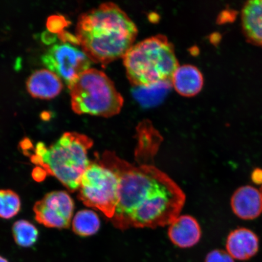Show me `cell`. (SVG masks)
<instances>
[{
	"label": "cell",
	"mask_w": 262,
	"mask_h": 262,
	"mask_svg": "<svg viewBox=\"0 0 262 262\" xmlns=\"http://www.w3.org/2000/svg\"><path fill=\"white\" fill-rule=\"evenodd\" d=\"M98 156L119 177L117 204L110 220L115 227H165L180 215L186 196L165 172L152 165H134L110 150Z\"/></svg>",
	"instance_id": "6da1fadb"
},
{
	"label": "cell",
	"mask_w": 262,
	"mask_h": 262,
	"mask_svg": "<svg viewBox=\"0 0 262 262\" xmlns=\"http://www.w3.org/2000/svg\"><path fill=\"white\" fill-rule=\"evenodd\" d=\"M75 32L90 60L107 64L124 57L134 45L138 29L119 6L106 2L81 14Z\"/></svg>",
	"instance_id": "7a4b0ae2"
},
{
	"label": "cell",
	"mask_w": 262,
	"mask_h": 262,
	"mask_svg": "<svg viewBox=\"0 0 262 262\" xmlns=\"http://www.w3.org/2000/svg\"><path fill=\"white\" fill-rule=\"evenodd\" d=\"M93 146L89 137L67 132L49 147L38 143L31 160L47 174L55 177L68 191L74 192L79 188L81 177L91 163L88 151Z\"/></svg>",
	"instance_id": "3957f363"
},
{
	"label": "cell",
	"mask_w": 262,
	"mask_h": 262,
	"mask_svg": "<svg viewBox=\"0 0 262 262\" xmlns=\"http://www.w3.org/2000/svg\"><path fill=\"white\" fill-rule=\"evenodd\" d=\"M123 58L127 78L138 87L171 83L179 67L173 45L163 35L134 44Z\"/></svg>",
	"instance_id": "277c9868"
},
{
	"label": "cell",
	"mask_w": 262,
	"mask_h": 262,
	"mask_svg": "<svg viewBox=\"0 0 262 262\" xmlns=\"http://www.w3.org/2000/svg\"><path fill=\"white\" fill-rule=\"evenodd\" d=\"M71 106L78 114L110 117L119 114L124 100L113 81L103 71L90 68L69 88Z\"/></svg>",
	"instance_id": "5b68a950"
},
{
	"label": "cell",
	"mask_w": 262,
	"mask_h": 262,
	"mask_svg": "<svg viewBox=\"0 0 262 262\" xmlns=\"http://www.w3.org/2000/svg\"><path fill=\"white\" fill-rule=\"evenodd\" d=\"M119 180L116 172L101 162L96 154L82 176L77 198L88 207L102 212L110 221L117 204Z\"/></svg>",
	"instance_id": "8992f818"
},
{
	"label": "cell",
	"mask_w": 262,
	"mask_h": 262,
	"mask_svg": "<svg viewBox=\"0 0 262 262\" xmlns=\"http://www.w3.org/2000/svg\"><path fill=\"white\" fill-rule=\"evenodd\" d=\"M42 63L70 88L78 77L89 70L92 61L83 51L69 42L52 46L41 57Z\"/></svg>",
	"instance_id": "52a82bcc"
},
{
	"label": "cell",
	"mask_w": 262,
	"mask_h": 262,
	"mask_svg": "<svg viewBox=\"0 0 262 262\" xmlns=\"http://www.w3.org/2000/svg\"><path fill=\"white\" fill-rule=\"evenodd\" d=\"M74 210L73 199L63 191L48 193L34 206L35 220L48 228H70Z\"/></svg>",
	"instance_id": "ba28073f"
},
{
	"label": "cell",
	"mask_w": 262,
	"mask_h": 262,
	"mask_svg": "<svg viewBox=\"0 0 262 262\" xmlns=\"http://www.w3.org/2000/svg\"><path fill=\"white\" fill-rule=\"evenodd\" d=\"M231 207L239 219L252 221L262 213V194L260 189L250 185L241 186L233 193Z\"/></svg>",
	"instance_id": "9c48e42d"
},
{
	"label": "cell",
	"mask_w": 262,
	"mask_h": 262,
	"mask_svg": "<svg viewBox=\"0 0 262 262\" xmlns=\"http://www.w3.org/2000/svg\"><path fill=\"white\" fill-rule=\"evenodd\" d=\"M226 248L228 253L234 259L248 260L258 253L259 238L250 229L237 228L229 234Z\"/></svg>",
	"instance_id": "30bf717a"
},
{
	"label": "cell",
	"mask_w": 262,
	"mask_h": 262,
	"mask_svg": "<svg viewBox=\"0 0 262 262\" xmlns=\"http://www.w3.org/2000/svg\"><path fill=\"white\" fill-rule=\"evenodd\" d=\"M168 236L173 245L181 248L194 247L201 240L202 231L191 215H179L169 225Z\"/></svg>",
	"instance_id": "8fae6325"
},
{
	"label": "cell",
	"mask_w": 262,
	"mask_h": 262,
	"mask_svg": "<svg viewBox=\"0 0 262 262\" xmlns=\"http://www.w3.org/2000/svg\"><path fill=\"white\" fill-rule=\"evenodd\" d=\"M31 96L41 99H51L58 96L63 89L62 80L57 74L46 69L35 71L26 81Z\"/></svg>",
	"instance_id": "7c38bea8"
},
{
	"label": "cell",
	"mask_w": 262,
	"mask_h": 262,
	"mask_svg": "<svg viewBox=\"0 0 262 262\" xmlns=\"http://www.w3.org/2000/svg\"><path fill=\"white\" fill-rule=\"evenodd\" d=\"M241 19L242 29L248 41L262 47V0L246 2Z\"/></svg>",
	"instance_id": "4fadbf2b"
},
{
	"label": "cell",
	"mask_w": 262,
	"mask_h": 262,
	"mask_svg": "<svg viewBox=\"0 0 262 262\" xmlns=\"http://www.w3.org/2000/svg\"><path fill=\"white\" fill-rule=\"evenodd\" d=\"M171 84L178 93L184 97L198 94L204 86V77L194 66H179L173 74Z\"/></svg>",
	"instance_id": "5bb4252c"
},
{
	"label": "cell",
	"mask_w": 262,
	"mask_h": 262,
	"mask_svg": "<svg viewBox=\"0 0 262 262\" xmlns=\"http://www.w3.org/2000/svg\"><path fill=\"white\" fill-rule=\"evenodd\" d=\"M100 221L96 212L83 209L75 214L73 221V231L81 237L91 236L99 230Z\"/></svg>",
	"instance_id": "9a60e30c"
},
{
	"label": "cell",
	"mask_w": 262,
	"mask_h": 262,
	"mask_svg": "<svg viewBox=\"0 0 262 262\" xmlns=\"http://www.w3.org/2000/svg\"><path fill=\"white\" fill-rule=\"evenodd\" d=\"M12 233L15 243L19 247H30L37 242L38 231L34 225L25 220L14 223Z\"/></svg>",
	"instance_id": "2e32d148"
},
{
	"label": "cell",
	"mask_w": 262,
	"mask_h": 262,
	"mask_svg": "<svg viewBox=\"0 0 262 262\" xmlns=\"http://www.w3.org/2000/svg\"><path fill=\"white\" fill-rule=\"evenodd\" d=\"M20 209V199L16 192L10 189L0 190V218L14 217Z\"/></svg>",
	"instance_id": "e0dca14e"
},
{
	"label": "cell",
	"mask_w": 262,
	"mask_h": 262,
	"mask_svg": "<svg viewBox=\"0 0 262 262\" xmlns=\"http://www.w3.org/2000/svg\"><path fill=\"white\" fill-rule=\"evenodd\" d=\"M205 262H234L227 251L214 250L206 255Z\"/></svg>",
	"instance_id": "ac0fdd59"
},
{
	"label": "cell",
	"mask_w": 262,
	"mask_h": 262,
	"mask_svg": "<svg viewBox=\"0 0 262 262\" xmlns=\"http://www.w3.org/2000/svg\"><path fill=\"white\" fill-rule=\"evenodd\" d=\"M68 25V22L63 16H52L48 19V28L49 31L52 32L60 33L64 26Z\"/></svg>",
	"instance_id": "d6986e66"
},
{
	"label": "cell",
	"mask_w": 262,
	"mask_h": 262,
	"mask_svg": "<svg viewBox=\"0 0 262 262\" xmlns=\"http://www.w3.org/2000/svg\"><path fill=\"white\" fill-rule=\"evenodd\" d=\"M251 178L254 184L262 186V169L256 168L251 172Z\"/></svg>",
	"instance_id": "ffe728a7"
},
{
	"label": "cell",
	"mask_w": 262,
	"mask_h": 262,
	"mask_svg": "<svg viewBox=\"0 0 262 262\" xmlns=\"http://www.w3.org/2000/svg\"><path fill=\"white\" fill-rule=\"evenodd\" d=\"M47 174V172H46L43 169L39 168V167L36 168L32 173L33 178L38 182H40L41 180H43Z\"/></svg>",
	"instance_id": "44dd1931"
},
{
	"label": "cell",
	"mask_w": 262,
	"mask_h": 262,
	"mask_svg": "<svg viewBox=\"0 0 262 262\" xmlns=\"http://www.w3.org/2000/svg\"><path fill=\"white\" fill-rule=\"evenodd\" d=\"M0 262H8V261L0 255Z\"/></svg>",
	"instance_id": "7402d4cb"
},
{
	"label": "cell",
	"mask_w": 262,
	"mask_h": 262,
	"mask_svg": "<svg viewBox=\"0 0 262 262\" xmlns=\"http://www.w3.org/2000/svg\"><path fill=\"white\" fill-rule=\"evenodd\" d=\"M260 191H261V194H262V186H260Z\"/></svg>",
	"instance_id": "603a6c76"
}]
</instances>
